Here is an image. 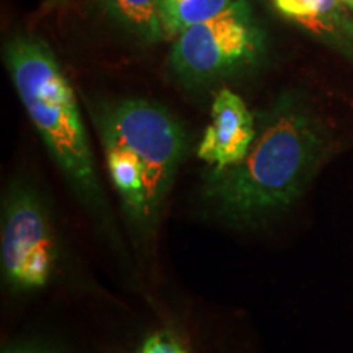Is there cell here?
<instances>
[{
	"instance_id": "cell-1",
	"label": "cell",
	"mask_w": 353,
	"mask_h": 353,
	"mask_svg": "<svg viewBox=\"0 0 353 353\" xmlns=\"http://www.w3.org/2000/svg\"><path fill=\"white\" fill-rule=\"evenodd\" d=\"M324 123L298 92H281L257 113V136L241 164L203 174L205 210L236 229H255L307 192L330 156Z\"/></svg>"
},
{
	"instance_id": "cell-2",
	"label": "cell",
	"mask_w": 353,
	"mask_h": 353,
	"mask_svg": "<svg viewBox=\"0 0 353 353\" xmlns=\"http://www.w3.org/2000/svg\"><path fill=\"white\" fill-rule=\"evenodd\" d=\"M94 123L128 228L138 242L152 241L187 156V130L164 105L139 97L101 103Z\"/></svg>"
},
{
	"instance_id": "cell-3",
	"label": "cell",
	"mask_w": 353,
	"mask_h": 353,
	"mask_svg": "<svg viewBox=\"0 0 353 353\" xmlns=\"http://www.w3.org/2000/svg\"><path fill=\"white\" fill-rule=\"evenodd\" d=\"M3 61L51 161L82 208L117 244V229L77 97L54 51L44 39L20 33L6 43Z\"/></svg>"
},
{
	"instance_id": "cell-4",
	"label": "cell",
	"mask_w": 353,
	"mask_h": 353,
	"mask_svg": "<svg viewBox=\"0 0 353 353\" xmlns=\"http://www.w3.org/2000/svg\"><path fill=\"white\" fill-rule=\"evenodd\" d=\"M267 52V33L252 2L234 0L223 12L176 34L169 70L187 90H206L252 72Z\"/></svg>"
},
{
	"instance_id": "cell-5",
	"label": "cell",
	"mask_w": 353,
	"mask_h": 353,
	"mask_svg": "<svg viewBox=\"0 0 353 353\" xmlns=\"http://www.w3.org/2000/svg\"><path fill=\"white\" fill-rule=\"evenodd\" d=\"M0 213V270L6 288L13 294H32L50 286L59 249L41 192L25 176H15L3 190Z\"/></svg>"
},
{
	"instance_id": "cell-6",
	"label": "cell",
	"mask_w": 353,
	"mask_h": 353,
	"mask_svg": "<svg viewBox=\"0 0 353 353\" xmlns=\"http://www.w3.org/2000/svg\"><path fill=\"white\" fill-rule=\"evenodd\" d=\"M257 136V117L239 94L221 87L211 103L210 123L196 156L210 169L224 170L241 164Z\"/></svg>"
},
{
	"instance_id": "cell-7",
	"label": "cell",
	"mask_w": 353,
	"mask_h": 353,
	"mask_svg": "<svg viewBox=\"0 0 353 353\" xmlns=\"http://www.w3.org/2000/svg\"><path fill=\"white\" fill-rule=\"evenodd\" d=\"M275 10L353 63V19L341 0H270Z\"/></svg>"
},
{
	"instance_id": "cell-8",
	"label": "cell",
	"mask_w": 353,
	"mask_h": 353,
	"mask_svg": "<svg viewBox=\"0 0 353 353\" xmlns=\"http://www.w3.org/2000/svg\"><path fill=\"white\" fill-rule=\"evenodd\" d=\"M118 28L143 44L167 39L162 25L161 0H92Z\"/></svg>"
},
{
	"instance_id": "cell-9",
	"label": "cell",
	"mask_w": 353,
	"mask_h": 353,
	"mask_svg": "<svg viewBox=\"0 0 353 353\" xmlns=\"http://www.w3.org/2000/svg\"><path fill=\"white\" fill-rule=\"evenodd\" d=\"M234 0H161L162 25L167 39H174L188 26L223 12Z\"/></svg>"
},
{
	"instance_id": "cell-10",
	"label": "cell",
	"mask_w": 353,
	"mask_h": 353,
	"mask_svg": "<svg viewBox=\"0 0 353 353\" xmlns=\"http://www.w3.org/2000/svg\"><path fill=\"white\" fill-rule=\"evenodd\" d=\"M138 353H188L183 343L170 332L161 330L149 335L139 347Z\"/></svg>"
},
{
	"instance_id": "cell-11",
	"label": "cell",
	"mask_w": 353,
	"mask_h": 353,
	"mask_svg": "<svg viewBox=\"0 0 353 353\" xmlns=\"http://www.w3.org/2000/svg\"><path fill=\"white\" fill-rule=\"evenodd\" d=\"M2 353H64L59 347L52 345L38 339L10 342L2 347Z\"/></svg>"
},
{
	"instance_id": "cell-12",
	"label": "cell",
	"mask_w": 353,
	"mask_h": 353,
	"mask_svg": "<svg viewBox=\"0 0 353 353\" xmlns=\"http://www.w3.org/2000/svg\"><path fill=\"white\" fill-rule=\"evenodd\" d=\"M341 2L343 3V6L352 8V10H353V0H341Z\"/></svg>"
}]
</instances>
